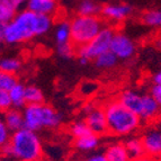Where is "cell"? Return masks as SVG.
Masks as SVG:
<instances>
[{
	"label": "cell",
	"instance_id": "obj_5",
	"mask_svg": "<svg viewBox=\"0 0 161 161\" xmlns=\"http://www.w3.org/2000/svg\"><path fill=\"white\" fill-rule=\"evenodd\" d=\"M105 20L99 16H80L77 15L70 22L71 40L77 48L88 44L105 26Z\"/></svg>",
	"mask_w": 161,
	"mask_h": 161
},
{
	"label": "cell",
	"instance_id": "obj_36",
	"mask_svg": "<svg viewBox=\"0 0 161 161\" xmlns=\"http://www.w3.org/2000/svg\"><path fill=\"white\" fill-rule=\"evenodd\" d=\"M153 82L154 83H161V69L159 70L156 75H153Z\"/></svg>",
	"mask_w": 161,
	"mask_h": 161
},
{
	"label": "cell",
	"instance_id": "obj_15",
	"mask_svg": "<svg viewBox=\"0 0 161 161\" xmlns=\"http://www.w3.org/2000/svg\"><path fill=\"white\" fill-rule=\"evenodd\" d=\"M99 142V135L94 134L90 132L88 134L75 139V148L82 152H89V151H94L95 149L98 148Z\"/></svg>",
	"mask_w": 161,
	"mask_h": 161
},
{
	"label": "cell",
	"instance_id": "obj_37",
	"mask_svg": "<svg viewBox=\"0 0 161 161\" xmlns=\"http://www.w3.org/2000/svg\"><path fill=\"white\" fill-rule=\"evenodd\" d=\"M6 23H3V22H1L0 20V38L3 40V33H5V28H6Z\"/></svg>",
	"mask_w": 161,
	"mask_h": 161
},
{
	"label": "cell",
	"instance_id": "obj_2",
	"mask_svg": "<svg viewBox=\"0 0 161 161\" xmlns=\"http://www.w3.org/2000/svg\"><path fill=\"white\" fill-rule=\"evenodd\" d=\"M108 134L114 136H129L140 129L142 119L137 114L125 107L119 100H110L104 106Z\"/></svg>",
	"mask_w": 161,
	"mask_h": 161
},
{
	"label": "cell",
	"instance_id": "obj_6",
	"mask_svg": "<svg viewBox=\"0 0 161 161\" xmlns=\"http://www.w3.org/2000/svg\"><path fill=\"white\" fill-rule=\"evenodd\" d=\"M116 31L109 25H105L98 34L92 38L88 44L77 48V55L81 59H86L88 61L96 59L98 55L109 51L110 43Z\"/></svg>",
	"mask_w": 161,
	"mask_h": 161
},
{
	"label": "cell",
	"instance_id": "obj_3",
	"mask_svg": "<svg viewBox=\"0 0 161 161\" xmlns=\"http://www.w3.org/2000/svg\"><path fill=\"white\" fill-rule=\"evenodd\" d=\"M35 36H37V14L25 8L7 23L3 41L7 44H20Z\"/></svg>",
	"mask_w": 161,
	"mask_h": 161
},
{
	"label": "cell",
	"instance_id": "obj_31",
	"mask_svg": "<svg viewBox=\"0 0 161 161\" xmlns=\"http://www.w3.org/2000/svg\"><path fill=\"white\" fill-rule=\"evenodd\" d=\"M11 107V102L10 97H9V92L0 89V114H3L7 109Z\"/></svg>",
	"mask_w": 161,
	"mask_h": 161
},
{
	"label": "cell",
	"instance_id": "obj_20",
	"mask_svg": "<svg viewBox=\"0 0 161 161\" xmlns=\"http://www.w3.org/2000/svg\"><path fill=\"white\" fill-rule=\"evenodd\" d=\"M54 37L58 44L69 43L71 40V28H70V22L62 20L55 26L54 31Z\"/></svg>",
	"mask_w": 161,
	"mask_h": 161
},
{
	"label": "cell",
	"instance_id": "obj_17",
	"mask_svg": "<svg viewBox=\"0 0 161 161\" xmlns=\"http://www.w3.org/2000/svg\"><path fill=\"white\" fill-rule=\"evenodd\" d=\"M102 11V6L95 0H80L77 6V15L80 16H98Z\"/></svg>",
	"mask_w": 161,
	"mask_h": 161
},
{
	"label": "cell",
	"instance_id": "obj_1",
	"mask_svg": "<svg viewBox=\"0 0 161 161\" xmlns=\"http://www.w3.org/2000/svg\"><path fill=\"white\" fill-rule=\"evenodd\" d=\"M3 153L16 161H42L43 144L37 133L26 127L13 132Z\"/></svg>",
	"mask_w": 161,
	"mask_h": 161
},
{
	"label": "cell",
	"instance_id": "obj_32",
	"mask_svg": "<svg viewBox=\"0 0 161 161\" xmlns=\"http://www.w3.org/2000/svg\"><path fill=\"white\" fill-rule=\"evenodd\" d=\"M150 94L161 106V83H154L152 86V88H151Z\"/></svg>",
	"mask_w": 161,
	"mask_h": 161
},
{
	"label": "cell",
	"instance_id": "obj_12",
	"mask_svg": "<svg viewBox=\"0 0 161 161\" xmlns=\"http://www.w3.org/2000/svg\"><path fill=\"white\" fill-rule=\"evenodd\" d=\"M25 8L37 15L52 16L58 11V3L55 0H28Z\"/></svg>",
	"mask_w": 161,
	"mask_h": 161
},
{
	"label": "cell",
	"instance_id": "obj_33",
	"mask_svg": "<svg viewBox=\"0 0 161 161\" xmlns=\"http://www.w3.org/2000/svg\"><path fill=\"white\" fill-rule=\"evenodd\" d=\"M85 161H108L105 153H95L92 156H89Z\"/></svg>",
	"mask_w": 161,
	"mask_h": 161
},
{
	"label": "cell",
	"instance_id": "obj_13",
	"mask_svg": "<svg viewBox=\"0 0 161 161\" xmlns=\"http://www.w3.org/2000/svg\"><path fill=\"white\" fill-rule=\"evenodd\" d=\"M161 115V106L158 104L151 94L144 95L142 112L140 114V118L145 122H152Z\"/></svg>",
	"mask_w": 161,
	"mask_h": 161
},
{
	"label": "cell",
	"instance_id": "obj_35",
	"mask_svg": "<svg viewBox=\"0 0 161 161\" xmlns=\"http://www.w3.org/2000/svg\"><path fill=\"white\" fill-rule=\"evenodd\" d=\"M28 0H13V3L17 6V8L20 9L22 7H25Z\"/></svg>",
	"mask_w": 161,
	"mask_h": 161
},
{
	"label": "cell",
	"instance_id": "obj_7",
	"mask_svg": "<svg viewBox=\"0 0 161 161\" xmlns=\"http://www.w3.org/2000/svg\"><path fill=\"white\" fill-rule=\"evenodd\" d=\"M85 112H86L85 122H86L87 126L89 127L90 132L94 134L99 135V136L107 134L108 127L104 107L90 105L89 107L85 109Z\"/></svg>",
	"mask_w": 161,
	"mask_h": 161
},
{
	"label": "cell",
	"instance_id": "obj_16",
	"mask_svg": "<svg viewBox=\"0 0 161 161\" xmlns=\"http://www.w3.org/2000/svg\"><path fill=\"white\" fill-rule=\"evenodd\" d=\"M105 156L108 161H130L131 156L127 152L124 143H113L107 147Z\"/></svg>",
	"mask_w": 161,
	"mask_h": 161
},
{
	"label": "cell",
	"instance_id": "obj_30",
	"mask_svg": "<svg viewBox=\"0 0 161 161\" xmlns=\"http://www.w3.org/2000/svg\"><path fill=\"white\" fill-rule=\"evenodd\" d=\"M13 134V132L8 129L3 121V116L0 115V150H3L6 145L9 143V140Z\"/></svg>",
	"mask_w": 161,
	"mask_h": 161
},
{
	"label": "cell",
	"instance_id": "obj_22",
	"mask_svg": "<svg viewBox=\"0 0 161 161\" xmlns=\"http://www.w3.org/2000/svg\"><path fill=\"white\" fill-rule=\"evenodd\" d=\"M25 98H26V105L41 104L44 102L43 92L34 85L25 86Z\"/></svg>",
	"mask_w": 161,
	"mask_h": 161
},
{
	"label": "cell",
	"instance_id": "obj_18",
	"mask_svg": "<svg viewBox=\"0 0 161 161\" xmlns=\"http://www.w3.org/2000/svg\"><path fill=\"white\" fill-rule=\"evenodd\" d=\"M11 107L22 108L26 106V98H25V86L20 82H17L13 88L9 90Z\"/></svg>",
	"mask_w": 161,
	"mask_h": 161
},
{
	"label": "cell",
	"instance_id": "obj_19",
	"mask_svg": "<svg viewBox=\"0 0 161 161\" xmlns=\"http://www.w3.org/2000/svg\"><path fill=\"white\" fill-rule=\"evenodd\" d=\"M19 9L13 3V0H0V20L9 23L16 16Z\"/></svg>",
	"mask_w": 161,
	"mask_h": 161
},
{
	"label": "cell",
	"instance_id": "obj_24",
	"mask_svg": "<svg viewBox=\"0 0 161 161\" xmlns=\"http://www.w3.org/2000/svg\"><path fill=\"white\" fill-rule=\"evenodd\" d=\"M141 20L149 27H161V9H149L144 11Z\"/></svg>",
	"mask_w": 161,
	"mask_h": 161
},
{
	"label": "cell",
	"instance_id": "obj_38",
	"mask_svg": "<svg viewBox=\"0 0 161 161\" xmlns=\"http://www.w3.org/2000/svg\"><path fill=\"white\" fill-rule=\"evenodd\" d=\"M1 42H3V40H1V38H0V45H1Z\"/></svg>",
	"mask_w": 161,
	"mask_h": 161
},
{
	"label": "cell",
	"instance_id": "obj_23",
	"mask_svg": "<svg viewBox=\"0 0 161 161\" xmlns=\"http://www.w3.org/2000/svg\"><path fill=\"white\" fill-rule=\"evenodd\" d=\"M124 144H125V148H126L131 158L144 154V149H143V143L141 137L131 136L126 140V142L124 143Z\"/></svg>",
	"mask_w": 161,
	"mask_h": 161
},
{
	"label": "cell",
	"instance_id": "obj_4",
	"mask_svg": "<svg viewBox=\"0 0 161 161\" xmlns=\"http://www.w3.org/2000/svg\"><path fill=\"white\" fill-rule=\"evenodd\" d=\"M24 127L37 132L40 130H53L61 124V115L52 106L44 103L26 105L23 109Z\"/></svg>",
	"mask_w": 161,
	"mask_h": 161
},
{
	"label": "cell",
	"instance_id": "obj_21",
	"mask_svg": "<svg viewBox=\"0 0 161 161\" xmlns=\"http://www.w3.org/2000/svg\"><path fill=\"white\" fill-rule=\"evenodd\" d=\"M94 60H95V65L103 70L112 69V68L116 67V64H117L118 62L117 57L110 51H107L105 52V53L100 54V55H98Z\"/></svg>",
	"mask_w": 161,
	"mask_h": 161
},
{
	"label": "cell",
	"instance_id": "obj_10",
	"mask_svg": "<svg viewBox=\"0 0 161 161\" xmlns=\"http://www.w3.org/2000/svg\"><path fill=\"white\" fill-rule=\"evenodd\" d=\"M143 143L144 153L151 158L160 160L161 159V131L148 130L141 136Z\"/></svg>",
	"mask_w": 161,
	"mask_h": 161
},
{
	"label": "cell",
	"instance_id": "obj_14",
	"mask_svg": "<svg viewBox=\"0 0 161 161\" xmlns=\"http://www.w3.org/2000/svg\"><path fill=\"white\" fill-rule=\"evenodd\" d=\"M1 116L6 125L11 132H16L24 127V116H23V112H20L19 108L10 107L9 109L3 112Z\"/></svg>",
	"mask_w": 161,
	"mask_h": 161
},
{
	"label": "cell",
	"instance_id": "obj_9",
	"mask_svg": "<svg viewBox=\"0 0 161 161\" xmlns=\"http://www.w3.org/2000/svg\"><path fill=\"white\" fill-rule=\"evenodd\" d=\"M133 13L132 6L127 3H109L102 7V18L108 22L118 23L126 19Z\"/></svg>",
	"mask_w": 161,
	"mask_h": 161
},
{
	"label": "cell",
	"instance_id": "obj_8",
	"mask_svg": "<svg viewBox=\"0 0 161 161\" xmlns=\"http://www.w3.org/2000/svg\"><path fill=\"white\" fill-rule=\"evenodd\" d=\"M110 52H113L118 60H129L134 57L136 46L130 36L119 32H115L110 43Z\"/></svg>",
	"mask_w": 161,
	"mask_h": 161
},
{
	"label": "cell",
	"instance_id": "obj_39",
	"mask_svg": "<svg viewBox=\"0 0 161 161\" xmlns=\"http://www.w3.org/2000/svg\"><path fill=\"white\" fill-rule=\"evenodd\" d=\"M55 1H57V0H55Z\"/></svg>",
	"mask_w": 161,
	"mask_h": 161
},
{
	"label": "cell",
	"instance_id": "obj_27",
	"mask_svg": "<svg viewBox=\"0 0 161 161\" xmlns=\"http://www.w3.org/2000/svg\"><path fill=\"white\" fill-rule=\"evenodd\" d=\"M17 82H18V80H17L16 75L8 73L6 71L0 70V89L9 92Z\"/></svg>",
	"mask_w": 161,
	"mask_h": 161
},
{
	"label": "cell",
	"instance_id": "obj_25",
	"mask_svg": "<svg viewBox=\"0 0 161 161\" xmlns=\"http://www.w3.org/2000/svg\"><path fill=\"white\" fill-rule=\"evenodd\" d=\"M23 67V62L17 58H3L0 60V70L8 73L16 75L20 71Z\"/></svg>",
	"mask_w": 161,
	"mask_h": 161
},
{
	"label": "cell",
	"instance_id": "obj_29",
	"mask_svg": "<svg viewBox=\"0 0 161 161\" xmlns=\"http://www.w3.org/2000/svg\"><path fill=\"white\" fill-rule=\"evenodd\" d=\"M88 133H90V130L87 126L85 121H77L70 125V134L72 135L75 139L86 135Z\"/></svg>",
	"mask_w": 161,
	"mask_h": 161
},
{
	"label": "cell",
	"instance_id": "obj_11",
	"mask_svg": "<svg viewBox=\"0 0 161 161\" xmlns=\"http://www.w3.org/2000/svg\"><path fill=\"white\" fill-rule=\"evenodd\" d=\"M118 100L122 104L127 107L129 109H131L132 112H134L135 114L140 116L141 112L143 108V103H144V95H141L139 92H134V90H124L119 97Z\"/></svg>",
	"mask_w": 161,
	"mask_h": 161
},
{
	"label": "cell",
	"instance_id": "obj_28",
	"mask_svg": "<svg viewBox=\"0 0 161 161\" xmlns=\"http://www.w3.org/2000/svg\"><path fill=\"white\" fill-rule=\"evenodd\" d=\"M57 53L59 54V57L62 58V59L70 60L72 59L75 55H77V47L71 42L64 44H58Z\"/></svg>",
	"mask_w": 161,
	"mask_h": 161
},
{
	"label": "cell",
	"instance_id": "obj_26",
	"mask_svg": "<svg viewBox=\"0 0 161 161\" xmlns=\"http://www.w3.org/2000/svg\"><path fill=\"white\" fill-rule=\"evenodd\" d=\"M53 26V17L48 15H37V36L46 34Z\"/></svg>",
	"mask_w": 161,
	"mask_h": 161
},
{
	"label": "cell",
	"instance_id": "obj_34",
	"mask_svg": "<svg viewBox=\"0 0 161 161\" xmlns=\"http://www.w3.org/2000/svg\"><path fill=\"white\" fill-rule=\"evenodd\" d=\"M130 161H158V160L151 158V157H149L148 154H145V153H144V154H142V156L131 158V159H130Z\"/></svg>",
	"mask_w": 161,
	"mask_h": 161
}]
</instances>
